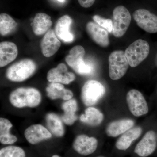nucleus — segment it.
Wrapping results in <instances>:
<instances>
[{
    "label": "nucleus",
    "mask_w": 157,
    "mask_h": 157,
    "mask_svg": "<svg viewBox=\"0 0 157 157\" xmlns=\"http://www.w3.org/2000/svg\"><path fill=\"white\" fill-rule=\"evenodd\" d=\"M9 99L14 107L33 108L41 103L42 96L40 92L34 88H18L11 93Z\"/></svg>",
    "instance_id": "obj_1"
},
{
    "label": "nucleus",
    "mask_w": 157,
    "mask_h": 157,
    "mask_svg": "<svg viewBox=\"0 0 157 157\" xmlns=\"http://www.w3.org/2000/svg\"><path fill=\"white\" fill-rule=\"evenodd\" d=\"M37 65L33 60L25 59L13 64L6 72L7 78L14 82H21L33 75Z\"/></svg>",
    "instance_id": "obj_2"
},
{
    "label": "nucleus",
    "mask_w": 157,
    "mask_h": 157,
    "mask_svg": "<svg viewBox=\"0 0 157 157\" xmlns=\"http://www.w3.org/2000/svg\"><path fill=\"white\" fill-rule=\"evenodd\" d=\"M150 45L148 42L139 39L132 43L124 51L129 64L132 67H136L148 56Z\"/></svg>",
    "instance_id": "obj_3"
},
{
    "label": "nucleus",
    "mask_w": 157,
    "mask_h": 157,
    "mask_svg": "<svg viewBox=\"0 0 157 157\" xmlns=\"http://www.w3.org/2000/svg\"><path fill=\"white\" fill-rule=\"evenodd\" d=\"M108 63L109 77L113 80H118L123 77L130 66L124 52L122 50H116L111 52Z\"/></svg>",
    "instance_id": "obj_4"
},
{
    "label": "nucleus",
    "mask_w": 157,
    "mask_h": 157,
    "mask_svg": "<svg viewBox=\"0 0 157 157\" xmlns=\"http://www.w3.org/2000/svg\"><path fill=\"white\" fill-rule=\"evenodd\" d=\"M106 89L100 82L89 80L85 83L82 88V101L85 105L91 107L104 97Z\"/></svg>",
    "instance_id": "obj_5"
},
{
    "label": "nucleus",
    "mask_w": 157,
    "mask_h": 157,
    "mask_svg": "<svg viewBox=\"0 0 157 157\" xmlns=\"http://www.w3.org/2000/svg\"><path fill=\"white\" fill-rule=\"evenodd\" d=\"M112 34L116 38H121L126 33L132 21L129 10L123 6H117L113 11Z\"/></svg>",
    "instance_id": "obj_6"
},
{
    "label": "nucleus",
    "mask_w": 157,
    "mask_h": 157,
    "mask_svg": "<svg viewBox=\"0 0 157 157\" xmlns=\"http://www.w3.org/2000/svg\"><path fill=\"white\" fill-rule=\"evenodd\" d=\"M85 50L81 45H77L70 49L69 54L65 58V61L70 67L80 75H87L91 72L90 65L84 63L83 58Z\"/></svg>",
    "instance_id": "obj_7"
},
{
    "label": "nucleus",
    "mask_w": 157,
    "mask_h": 157,
    "mask_svg": "<svg viewBox=\"0 0 157 157\" xmlns=\"http://www.w3.org/2000/svg\"><path fill=\"white\" fill-rule=\"evenodd\" d=\"M126 100L129 110L135 117L145 115L149 108L145 98L138 90H130L127 95Z\"/></svg>",
    "instance_id": "obj_8"
},
{
    "label": "nucleus",
    "mask_w": 157,
    "mask_h": 157,
    "mask_svg": "<svg viewBox=\"0 0 157 157\" xmlns=\"http://www.w3.org/2000/svg\"><path fill=\"white\" fill-rule=\"evenodd\" d=\"M133 17L137 25L150 33H157V16L146 9H140L134 11Z\"/></svg>",
    "instance_id": "obj_9"
},
{
    "label": "nucleus",
    "mask_w": 157,
    "mask_h": 157,
    "mask_svg": "<svg viewBox=\"0 0 157 157\" xmlns=\"http://www.w3.org/2000/svg\"><path fill=\"white\" fill-rule=\"evenodd\" d=\"M47 79L50 83H60L69 84L76 79V76L72 72H68L65 64H59L56 68H52L48 71Z\"/></svg>",
    "instance_id": "obj_10"
},
{
    "label": "nucleus",
    "mask_w": 157,
    "mask_h": 157,
    "mask_svg": "<svg viewBox=\"0 0 157 157\" xmlns=\"http://www.w3.org/2000/svg\"><path fill=\"white\" fill-rule=\"evenodd\" d=\"M157 147L156 136L154 131H148L138 142L135 149V153L140 157H147L154 152Z\"/></svg>",
    "instance_id": "obj_11"
},
{
    "label": "nucleus",
    "mask_w": 157,
    "mask_h": 157,
    "mask_svg": "<svg viewBox=\"0 0 157 157\" xmlns=\"http://www.w3.org/2000/svg\"><path fill=\"white\" fill-rule=\"evenodd\" d=\"M98 141L96 138L85 135H78L73 141L74 150L79 154L87 156L94 153L97 150Z\"/></svg>",
    "instance_id": "obj_12"
},
{
    "label": "nucleus",
    "mask_w": 157,
    "mask_h": 157,
    "mask_svg": "<svg viewBox=\"0 0 157 157\" xmlns=\"http://www.w3.org/2000/svg\"><path fill=\"white\" fill-rule=\"evenodd\" d=\"M61 46V42L54 30L50 29L45 34L40 43L43 55L48 58L53 56Z\"/></svg>",
    "instance_id": "obj_13"
},
{
    "label": "nucleus",
    "mask_w": 157,
    "mask_h": 157,
    "mask_svg": "<svg viewBox=\"0 0 157 157\" xmlns=\"http://www.w3.org/2000/svg\"><path fill=\"white\" fill-rule=\"evenodd\" d=\"M24 135L26 139L32 144H37L52 137L48 129L39 124L28 127L25 131Z\"/></svg>",
    "instance_id": "obj_14"
},
{
    "label": "nucleus",
    "mask_w": 157,
    "mask_h": 157,
    "mask_svg": "<svg viewBox=\"0 0 157 157\" xmlns=\"http://www.w3.org/2000/svg\"><path fill=\"white\" fill-rule=\"evenodd\" d=\"M86 29L91 39L96 44L102 47L109 46L110 41L108 32L106 29L92 21L86 24Z\"/></svg>",
    "instance_id": "obj_15"
},
{
    "label": "nucleus",
    "mask_w": 157,
    "mask_h": 157,
    "mask_svg": "<svg viewBox=\"0 0 157 157\" xmlns=\"http://www.w3.org/2000/svg\"><path fill=\"white\" fill-rule=\"evenodd\" d=\"M73 20L70 16L65 15L59 18L55 26V33L59 39L65 42L73 41L74 37L70 32V27Z\"/></svg>",
    "instance_id": "obj_16"
},
{
    "label": "nucleus",
    "mask_w": 157,
    "mask_h": 157,
    "mask_svg": "<svg viewBox=\"0 0 157 157\" xmlns=\"http://www.w3.org/2000/svg\"><path fill=\"white\" fill-rule=\"evenodd\" d=\"M18 55V49L13 42L4 41L0 43V67H6L14 61Z\"/></svg>",
    "instance_id": "obj_17"
},
{
    "label": "nucleus",
    "mask_w": 157,
    "mask_h": 157,
    "mask_svg": "<svg viewBox=\"0 0 157 157\" xmlns=\"http://www.w3.org/2000/svg\"><path fill=\"white\" fill-rule=\"evenodd\" d=\"M142 129L140 127L132 128L122 135L115 144L118 150L125 151L130 147L132 143L140 137Z\"/></svg>",
    "instance_id": "obj_18"
},
{
    "label": "nucleus",
    "mask_w": 157,
    "mask_h": 157,
    "mask_svg": "<svg viewBox=\"0 0 157 157\" xmlns=\"http://www.w3.org/2000/svg\"><path fill=\"white\" fill-rule=\"evenodd\" d=\"M134 124V121L129 119L114 121L107 125L106 133L109 137H117L133 128Z\"/></svg>",
    "instance_id": "obj_19"
},
{
    "label": "nucleus",
    "mask_w": 157,
    "mask_h": 157,
    "mask_svg": "<svg viewBox=\"0 0 157 157\" xmlns=\"http://www.w3.org/2000/svg\"><path fill=\"white\" fill-rule=\"evenodd\" d=\"M46 92L47 96L52 100L60 99L67 101L73 97V93L60 83H50L46 87Z\"/></svg>",
    "instance_id": "obj_20"
},
{
    "label": "nucleus",
    "mask_w": 157,
    "mask_h": 157,
    "mask_svg": "<svg viewBox=\"0 0 157 157\" xmlns=\"http://www.w3.org/2000/svg\"><path fill=\"white\" fill-rule=\"evenodd\" d=\"M52 25L51 17L49 15L44 13H39L34 17L32 29L35 35L41 36L50 29Z\"/></svg>",
    "instance_id": "obj_21"
},
{
    "label": "nucleus",
    "mask_w": 157,
    "mask_h": 157,
    "mask_svg": "<svg viewBox=\"0 0 157 157\" xmlns=\"http://www.w3.org/2000/svg\"><path fill=\"white\" fill-rule=\"evenodd\" d=\"M62 107L64 111L62 116V121L67 125H72L77 120L76 113L78 106L76 100L72 99L66 101L62 104Z\"/></svg>",
    "instance_id": "obj_22"
},
{
    "label": "nucleus",
    "mask_w": 157,
    "mask_h": 157,
    "mask_svg": "<svg viewBox=\"0 0 157 157\" xmlns=\"http://www.w3.org/2000/svg\"><path fill=\"white\" fill-rule=\"evenodd\" d=\"M104 114L99 109L92 107H88L84 114L80 117L82 122L91 126H97L101 124L104 120Z\"/></svg>",
    "instance_id": "obj_23"
},
{
    "label": "nucleus",
    "mask_w": 157,
    "mask_h": 157,
    "mask_svg": "<svg viewBox=\"0 0 157 157\" xmlns=\"http://www.w3.org/2000/svg\"><path fill=\"white\" fill-rule=\"evenodd\" d=\"M48 130L52 134L57 137H62L64 135V127L62 119L54 113H49L46 116Z\"/></svg>",
    "instance_id": "obj_24"
},
{
    "label": "nucleus",
    "mask_w": 157,
    "mask_h": 157,
    "mask_svg": "<svg viewBox=\"0 0 157 157\" xmlns=\"http://www.w3.org/2000/svg\"><path fill=\"white\" fill-rule=\"evenodd\" d=\"M13 126L11 122L5 118H0V142L3 144H12L17 141V137L10 134Z\"/></svg>",
    "instance_id": "obj_25"
},
{
    "label": "nucleus",
    "mask_w": 157,
    "mask_h": 157,
    "mask_svg": "<svg viewBox=\"0 0 157 157\" xmlns=\"http://www.w3.org/2000/svg\"><path fill=\"white\" fill-rule=\"evenodd\" d=\"M17 27V22L9 14H0V33L2 36H6L14 33Z\"/></svg>",
    "instance_id": "obj_26"
},
{
    "label": "nucleus",
    "mask_w": 157,
    "mask_h": 157,
    "mask_svg": "<svg viewBox=\"0 0 157 157\" xmlns=\"http://www.w3.org/2000/svg\"><path fill=\"white\" fill-rule=\"evenodd\" d=\"M0 157H26L25 151L19 147L9 146L0 150Z\"/></svg>",
    "instance_id": "obj_27"
},
{
    "label": "nucleus",
    "mask_w": 157,
    "mask_h": 157,
    "mask_svg": "<svg viewBox=\"0 0 157 157\" xmlns=\"http://www.w3.org/2000/svg\"><path fill=\"white\" fill-rule=\"evenodd\" d=\"M93 19L96 23L101 27L104 28L107 32L112 33L113 31V21L110 19H105L98 15H94Z\"/></svg>",
    "instance_id": "obj_28"
},
{
    "label": "nucleus",
    "mask_w": 157,
    "mask_h": 157,
    "mask_svg": "<svg viewBox=\"0 0 157 157\" xmlns=\"http://www.w3.org/2000/svg\"><path fill=\"white\" fill-rule=\"evenodd\" d=\"M96 0H78V2L81 7L89 8L91 7L95 2Z\"/></svg>",
    "instance_id": "obj_29"
},
{
    "label": "nucleus",
    "mask_w": 157,
    "mask_h": 157,
    "mask_svg": "<svg viewBox=\"0 0 157 157\" xmlns=\"http://www.w3.org/2000/svg\"><path fill=\"white\" fill-rule=\"evenodd\" d=\"M57 1H58L59 2H64L65 0H57Z\"/></svg>",
    "instance_id": "obj_30"
},
{
    "label": "nucleus",
    "mask_w": 157,
    "mask_h": 157,
    "mask_svg": "<svg viewBox=\"0 0 157 157\" xmlns=\"http://www.w3.org/2000/svg\"><path fill=\"white\" fill-rule=\"evenodd\" d=\"M51 157H60L58 155H54L52 156Z\"/></svg>",
    "instance_id": "obj_31"
},
{
    "label": "nucleus",
    "mask_w": 157,
    "mask_h": 157,
    "mask_svg": "<svg viewBox=\"0 0 157 157\" xmlns=\"http://www.w3.org/2000/svg\"><path fill=\"white\" fill-rule=\"evenodd\" d=\"M155 62H156V65L157 66V54L156 55V57Z\"/></svg>",
    "instance_id": "obj_32"
},
{
    "label": "nucleus",
    "mask_w": 157,
    "mask_h": 157,
    "mask_svg": "<svg viewBox=\"0 0 157 157\" xmlns=\"http://www.w3.org/2000/svg\"></svg>",
    "instance_id": "obj_33"
}]
</instances>
